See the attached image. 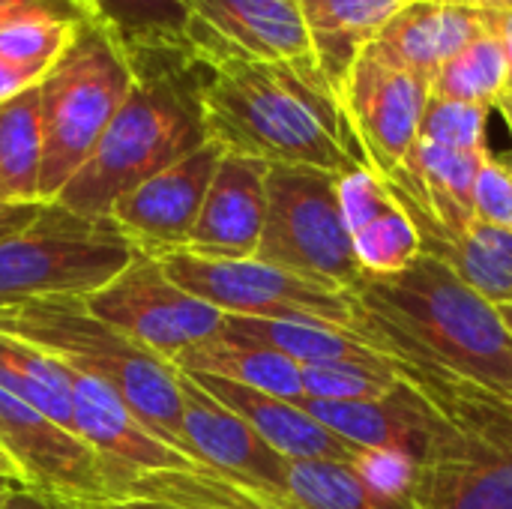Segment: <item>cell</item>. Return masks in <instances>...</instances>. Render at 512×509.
<instances>
[{"label":"cell","mask_w":512,"mask_h":509,"mask_svg":"<svg viewBox=\"0 0 512 509\" xmlns=\"http://www.w3.org/2000/svg\"><path fill=\"white\" fill-rule=\"evenodd\" d=\"M303 399L318 402H372L399 390L402 378L396 366H360V363H321L303 366Z\"/></svg>","instance_id":"31"},{"label":"cell","mask_w":512,"mask_h":509,"mask_svg":"<svg viewBox=\"0 0 512 509\" xmlns=\"http://www.w3.org/2000/svg\"><path fill=\"white\" fill-rule=\"evenodd\" d=\"M339 198L363 279L396 276L423 255V234L414 216L375 171L345 174Z\"/></svg>","instance_id":"19"},{"label":"cell","mask_w":512,"mask_h":509,"mask_svg":"<svg viewBox=\"0 0 512 509\" xmlns=\"http://www.w3.org/2000/svg\"><path fill=\"white\" fill-rule=\"evenodd\" d=\"M135 84V63L123 45L90 18L63 57L39 81L42 111V180L39 198L54 201L93 156L108 123Z\"/></svg>","instance_id":"5"},{"label":"cell","mask_w":512,"mask_h":509,"mask_svg":"<svg viewBox=\"0 0 512 509\" xmlns=\"http://www.w3.org/2000/svg\"><path fill=\"white\" fill-rule=\"evenodd\" d=\"M267 171L252 156L225 153L207 189L186 252L201 258H255L267 222Z\"/></svg>","instance_id":"17"},{"label":"cell","mask_w":512,"mask_h":509,"mask_svg":"<svg viewBox=\"0 0 512 509\" xmlns=\"http://www.w3.org/2000/svg\"><path fill=\"white\" fill-rule=\"evenodd\" d=\"M0 450L18 468L24 486L93 504L117 501L93 450L6 390H0Z\"/></svg>","instance_id":"12"},{"label":"cell","mask_w":512,"mask_h":509,"mask_svg":"<svg viewBox=\"0 0 512 509\" xmlns=\"http://www.w3.org/2000/svg\"><path fill=\"white\" fill-rule=\"evenodd\" d=\"M0 333L30 342L111 387L165 444L186 453L180 369L99 321L84 297H45L0 312Z\"/></svg>","instance_id":"4"},{"label":"cell","mask_w":512,"mask_h":509,"mask_svg":"<svg viewBox=\"0 0 512 509\" xmlns=\"http://www.w3.org/2000/svg\"><path fill=\"white\" fill-rule=\"evenodd\" d=\"M222 156L225 150L216 141H207L171 168L144 180L111 207L114 225L144 255L162 258L186 249Z\"/></svg>","instance_id":"13"},{"label":"cell","mask_w":512,"mask_h":509,"mask_svg":"<svg viewBox=\"0 0 512 509\" xmlns=\"http://www.w3.org/2000/svg\"><path fill=\"white\" fill-rule=\"evenodd\" d=\"M486 15L441 0H411L402 6L372 45L396 66L435 78V72L486 33Z\"/></svg>","instance_id":"20"},{"label":"cell","mask_w":512,"mask_h":509,"mask_svg":"<svg viewBox=\"0 0 512 509\" xmlns=\"http://www.w3.org/2000/svg\"><path fill=\"white\" fill-rule=\"evenodd\" d=\"M78 21L81 18H27L0 27V60L21 69L33 81H42L69 48Z\"/></svg>","instance_id":"30"},{"label":"cell","mask_w":512,"mask_h":509,"mask_svg":"<svg viewBox=\"0 0 512 509\" xmlns=\"http://www.w3.org/2000/svg\"><path fill=\"white\" fill-rule=\"evenodd\" d=\"M339 174L270 165L267 222L255 258L309 282L354 291L363 270L342 213Z\"/></svg>","instance_id":"7"},{"label":"cell","mask_w":512,"mask_h":509,"mask_svg":"<svg viewBox=\"0 0 512 509\" xmlns=\"http://www.w3.org/2000/svg\"><path fill=\"white\" fill-rule=\"evenodd\" d=\"M75 9L111 33L126 54L186 45L189 12L183 0H72Z\"/></svg>","instance_id":"27"},{"label":"cell","mask_w":512,"mask_h":509,"mask_svg":"<svg viewBox=\"0 0 512 509\" xmlns=\"http://www.w3.org/2000/svg\"><path fill=\"white\" fill-rule=\"evenodd\" d=\"M174 366L189 375H213L258 393H270L294 405L303 402V372L297 363L270 348L222 339L219 333L177 354Z\"/></svg>","instance_id":"22"},{"label":"cell","mask_w":512,"mask_h":509,"mask_svg":"<svg viewBox=\"0 0 512 509\" xmlns=\"http://www.w3.org/2000/svg\"><path fill=\"white\" fill-rule=\"evenodd\" d=\"M99 509H177L162 504V501H150V498H120V501H108L99 504Z\"/></svg>","instance_id":"39"},{"label":"cell","mask_w":512,"mask_h":509,"mask_svg":"<svg viewBox=\"0 0 512 509\" xmlns=\"http://www.w3.org/2000/svg\"><path fill=\"white\" fill-rule=\"evenodd\" d=\"M0 390L75 435L72 369L48 351L0 333Z\"/></svg>","instance_id":"24"},{"label":"cell","mask_w":512,"mask_h":509,"mask_svg":"<svg viewBox=\"0 0 512 509\" xmlns=\"http://www.w3.org/2000/svg\"><path fill=\"white\" fill-rule=\"evenodd\" d=\"M489 108L471 102H450V99H429L420 141H432L453 150H489L486 147V123Z\"/></svg>","instance_id":"32"},{"label":"cell","mask_w":512,"mask_h":509,"mask_svg":"<svg viewBox=\"0 0 512 509\" xmlns=\"http://www.w3.org/2000/svg\"><path fill=\"white\" fill-rule=\"evenodd\" d=\"M21 486V480H15V477H3L0 474V509L6 507V501L12 498V492Z\"/></svg>","instance_id":"40"},{"label":"cell","mask_w":512,"mask_h":509,"mask_svg":"<svg viewBox=\"0 0 512 509\" xmlns=\"http://www.w3.org/2000/svg\"><path fill=\"white\" fill-rule=\"evenodd\" d=\"M168 279L186 294L210 303L222 315L297 321L315 327L351 330L360 318V303L351 291H336L258 258H201L186 249L159 258Z\"/></svg>","instance_id":"8"},{"label":"cell","mask_w":512,"mask_h":509,"mask_svg":"<svg viewBox=\"0 0 512 509\" xmlns=\"http://www.w3.org/2000/svg\"><path fill=\"white\" fill-rule=\"evenodd\" d=\"M129 57L135 63V84L126 102L93 156L54 198L84 219H108L123 195L210 141L189 42L144 48Z\"/></svg>","instance_id":"3"},{"label":"cell","mask_w":512,"mask_h":509,"mask_svg":"<svg viewBox=\"0 0 512 509\" xmlns=\"http://www.w3.org/2000/svg\"><path fill=\"white\" fill-rule=\"evenodd\" d=\"M222 339L246 342L258 348H270L291 363L321 366V363H360V366H393V360L375 351L363 336L336 327H315L297 321H273V318H246V315H225Z\"/></svg>","instance_id":"21"},{"label":"cell","mask_w":512,"mask_h":509,"mask_svg":"<svg viewBox=\"0 0 512 509\" xmlns=\"http://www.w3.org/2000/svg\"><path fill=\"white\" fill-rule=\"evenodd\" d=\"M474 210H477V222L512 228V168L495 159L492 153L483 159L477 174Z\"/></svg>","instance_id":"33"},{"label":"cell","mask_w":512,"mask_h":509,"mask_svg":"<svg viewBox=\"0 0 512 509\" xmlns=\"http://www.w3.org/2000/svg\"><path fill=\"white\" fill-rule=\"evenodd\" d=\"M0 474H3V477H15V480H21L18 468L12 465V459H9V456H6L3 450H0ZM21 483H24V480H21Z\"/></svg>","instance_id":"41"},{"label":"cell","mask_w":512,"mask_h":509,"mask_svg":"<svg viewBox=\"0 0 512 509\" xmlns=\"http://www.w3.org/2000/svg\"><path fill=\"white\" fill-rule=\"evenodd\" d=\"M411 509H512V444L468 438L423 465H411L399 483Z\"/></svg>","instance_id":"16"},{"label":"cell","mask_w":512,"mask_h":509,"mask_svg":"<svg viewBox=\"0 0 512 509\" xmlns=\"http://www.w3.org/2000/svg\"><path fill=\"white\" fill-rule=\"evenodd\" d=\"M39 180L42 111L36 84L0 105V204H39Z\"/></svg>","instance_id":"25"},{"label":"cell","mask_w":512,"mask_h":509,"mask_svg":"<svg viewBox=\"0 0 512 509\" xmlns=\"http://www.w3.org/2000/svg\"><path fill=\"white\" fill-rule=\"evenodd\" d=\"M351 294L360 303L354 333L375 351L512 408V330L444 258L423 252L402 273L363 279Z\"/></svg>","instance_id":"2"},{"label":"cell","mask_w":512,"mask_h":509,"mask_svg":"<svg viewBox=\"0 0 512 509\" xmlns=\"http://www.w3.org/2000/svg\"><path fill=\"white\" fill-rule=\"evenodd\" d=\"M183 444L201 468L252 489L282 492L288 459H282L243 417L213 399L192 375L180 372Z\"/></svg>","instance_id":"14"},{"label":"cell","mask_w":512,"mask_h":509,"mask_svg":"<svg viewBox=\"0 0 512 509\" xmlns=\"http://www.w3.org/2000/svg\"><path fill=\"white\" fill-rule=\"evenodd\" d=\"M135 246L114 219H84L57 201L0 240V312L45 297H90L126 270Z\"/></svg>","instance_id":"6"},{"label":"cell","mask_w":512,"mask_h":509,"mask_svg":"<svg viewBox=\"0 0 512 509\" xmlns=\"http://www.w3.org/2000/svg\"><path fill=\"white\" fill-rule=\"evenodd\" d=\"M486 15V27L501 39L504 51H507V63H510V90H512V12H483Z\"/></svg>","instance_id":"38"},{"label":"cell","mask_w":512,"mask_h":509,"mask_svg":"<svg viewBox=\"0 0 512 509\" xmlns=\"http://www.w3.org/2000/svg\"><path fill=\"white\" fill-rule=\"evenodd\" d=\"M39 210H42V201L39 204H0V240L27 228Z\"/></svg>","instance_id":"36"},{"label":"cell","mask_w":512,"mask_h":509,"mask_svg":"<svg viewBox=\"0 0 512 509\" xmlns=\"http://www.w3.org/2000/svg\"><path fill=\"white\" fill-rule=\"evenodd\" d=\"M408 3L411 0H303L315 54L333 93L357 51L369 45Z\"/></svg>","instance_id":"23"},{"label":"cell","mask_w":512,"mask_h":509,"mask_svg":"<svg viewBox=\"0 0 512 509\" xmlns=\"http://www.w3.org/2000/svg\"><path fill=\"white\" fill-rule=\"evenodd\" d=\"M429 99L432 81L390 63L372 42L351 60L336 102L366 168L381 180H393L414 153Z\"/></svg>","instance_id":"9"},{"label":"cell","mask_w":512,"mask_h":509,"mask_svg":"<svg viewBox=\"0 0 512 509\" xmlns=\"http://www.w3.org/2000/svg\"><path fill=\"white\" fill-rule=\"evenodd\" d=\"M498 312H501V318H504V324L512 330V306H498Z\"/></svg>","instance_id":"43"},{"label":"cell","mask_w":512,"mask_h":509,"mask_svg":"<svg viewBox=\"0 0 512 509\" xmlns=\"http://www.w3.org/2000/svg\"><path fill=\"white\" fill-rule=\"evenodd\" d=\"M285 495L306 509H411L402 492L342 462H288Z\"/></svg>","instance_id":"26"},{"label":"cell","mask_w":512,"mask_h":509,"mask_svg":"<svg viewBox=\"0 0 512 509\" xmlns=\"http://www.w3.org/2000/svg\"><path fill=\"white\" fill-rule=\"evenodd\" d=\"M84 303L99 321L168 363L186 348L213 339L225 321L219 309L171 282L159 258L138 249L126 270L96 294L84 297Z\"/></svg>","instance_id":"10"},{"label":"cell","mask_w":512,"mask_h":509,"mask_svg":"<svg viewBox=\"0 0 512 509\" xmlns=\"http://www.w3.org/2000/svg\"><path fill=\"white\" fill-rule=\"evenodd\" d=\"M27 18H84L72 0H0V27Z\"/></svg>","instance_id":"34"},{"label":"cell","mask_w":512,"mask_h":509,"mask_svg":"<svg viewBox=\"0 0 512 509\" xmlns=\"http://www.w3.org/2000/svg\"><path fill=\"white\" fill-rule=\"evenodd\" d=\"M186 42L207 138L225 153L339 177L366 168L333 90L285 63L246 54L192 21Z\"/></svg>","instance_id":"1"},{"label":"cell","mask_w":512,"mask_h":509,"mask_svg":"<svg viewBox=\"0 0 512 509\" xmlns=\"http://www.w3.org/2000/svg\"><path fill=\"white\" fill-rule=\"evenodd\" d=\"M498 111H501V117L507 120V126H510V132H512V90L498 102Z\"/></svg>","instance_id":"42"},{"label":"cell","mask_w":512,"mask_h":509,"mask_svg":"<svg viewBox=\"0 0 512 509\" xmlns=\"http://www.w3.org/2000/svg\"><path fill=\"white\" fill-rule=\"evenodd\" d=\"M3 509H99V504L69 498V495H57V492H45V489H33V486L21 483Z\"/></svg>","instance_id":"35"},{"label":"cell","mask_w":512,"mask_h":509,"mask_svg":"<svg viewBox=\"0 0 512 509\" xmlns=\"http://www.w3.org/2000/svg\"><path fill=\"white\" fill-rule=\"evenodd\" d=\"M510 93V63L501 39L486 30L456 57H450L432 78V99L471 102L483 108H498Z\"/></svg>","instance_id":"29"},{"label":"cell","mask_w":512,"mask_h":509,"mask_svg":"<svg viewBox=\"0 0 512 509\" xmlns=\"http://www.w3.org/2000/svg\"><path fill=\"white\" fill-rule=\"evenodd\" d=\"M189 375V372H186ZM213 399H219L225 408H231L237 417H243L282 459L288 462H342L354 465L369 474L372 459H387V456H372L369 450L345 441L315 417H309L300 405L276 399L270 393H258L213 375H192Z\"/></svg>","instance_id":"18"},{"label":"cell","mask_w":512,"mask_h":509,"mask_svg":"<svg viewBox=\"0 0 512 509\" xmlns=\"http://www.w3.org/2000/svg\"><path fill=\"white\" fill-rule=\"evenodd\" d=\"M183 6L207 33L333 90L321 72L303 0H183Z\"/></svg>","instance_id":"15"},{"label":"cell","mask_w":512,"mask_h":509,"mask_svg":"<svg viewBox=\"0 0 512 509\" xmlns=\"http://www.w3.org/2000/svg\"><path fill=\"white\" fill-rule=\"evenodd\" d=\"M39 81H33L30 75H24L21 69L9 66L6 60H0V105L9 102L12 96L24 93L27 87H36Z\"/></svg>","instance_id":"37"},{"label":"cell","mask_w":512,"mask_h":509,"mask_svg":"<svg viewBox=\"0 0 512 509\" xmlns=\"http://www.w3.org/2000/svg\"><path fill=\"white\" fill-rule=\"evenodd\" d=\"M72 411L75 438H81L114 489V498H129L135 483L162 471H198L201 465L159 441L126 402L102 381L72 369Z\"/></svg>","instance_id":"11"},{"label":"cell","mask_w":512,"mask_h":509,"mask_svg":"<svg viewBox=\"0 0 512 509\" xmlns=\"http://www.w3.org/2000/svg\"><path fill=\"white\" fill-rule=\"evenodd\" d=\"M426 252L444 258L459 279L492 306H512V228L474 222L462 240Z\"/></svg>","instance_id":"28"}]
</instances>
